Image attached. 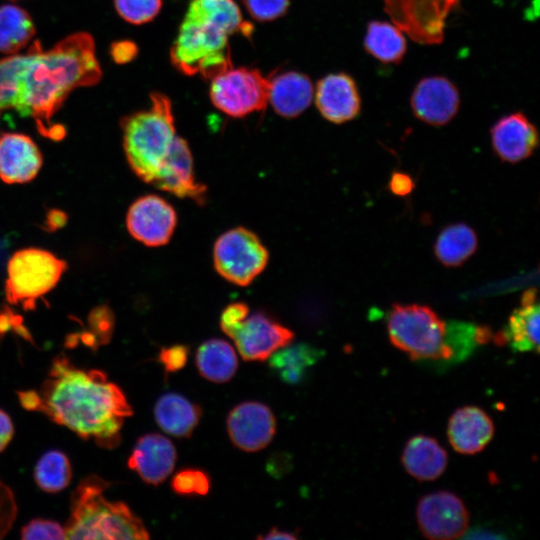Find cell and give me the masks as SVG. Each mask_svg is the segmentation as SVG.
<instances>
[{
    "label": "cell",
    "mask_w": 540,
    "mask_h": 540,
    "mask_svg": "<svg viewBox=\"0 0 540 540\" xmlns=\"http://www.w3.org/2000/svg\"><path fill=\"white\" fill-rule=\"evenodd\" d=\"M102 77L93 37L77 32L43 50L38 40L26 54L0 59V115L14 110L35 120L49 138L64 135L52 122L68 95L76 88L97 84Z\"/></svg>",
    "instance_id": "cell-1"
},
{
    "label": "cell",
    "mask_w": 540,
    "mask_h": 540,
    "mask_svg": "<svg viewBox=\"0 0 540 540\" xmlns=\"http://www.w3.org/2000/svg\"><path fill=\"white\" fill-rule=\"evenodd\" d=\"M37 393L36 411L105 448L119 444L124 419L133 414L121 388L104 372L76 367L65 356L54 358Z\"/></svg>",
    "instance_id": "cell-2"
},
{
    "label": "cell",
    "mask_w": 540,
    "mask_h": 540,
    "mask_svg": "<svg viewBox=\"0 0 540 540\" xmlns=\"http://www.w3.org/2000/svg\"><path fill=\"white\" fill-rule=\"evenodd\" d=\"M251 26L243 22L234 0H190L171 47L173 66L187 76L212 79L232 67L229 37Z\"/></svg>",
    "instance_id": "cell-3"
},
{
    "label": "cell",
    "mask_w": 540,
    "mask_h": 540,
    "mask_svg": "<svg viewBox=\"0 0 540 540\" xmlns=\"http://www.w3.org/2000/svg\"><path fill=\"white\" fill-rule=\"evenodd\" d=\"M109 483L97 475L83 478L71 496L70 517L64 527L66 539H148L141 519L121 501H109Z\"/></svg>",
    "instance_id": "cell-4"
},
{
    "label": "cell",
    "mask_w": 540,
    "mask_h": 540,
    "mask_svg": "<svg viewBox=\"0 0 540 540\" xmlns=\"http://www.w3.org/2000/svg\"><path fill=\"white\" fill-rule=\"evenodd\" d=\"M148 110L123 118V146L133 172L147 183L153 182L176 137L172 104L159 92L150 94Z\"/></svg>",
    "instance_id": "cell-5"
},
{
    "label": "cell",
    "mask_w": 540,
    "mask_h": 540,
    "mask_svg": "<svg viewBox=\"0 0 540 540\" xmlns=\"http://www.w3.org/2000/svg\"><path fill=\"white\" fill-rule=\"evenodd\" d=\"M390 342L412 360H450L453 352L446 343V323L429 306L394 304L389 312Z\"/></svg>",
    "instance_id": "cell-6"
},
{
    "label": "cell",
    "mask_w": 540,
    "mask_h": 540,
    "mask_svg": "<svg viewBox=\"0 0 540 540\" xmlns=\"http://www.w3.org/2000/svg\"><path fill=\"white\" fill-rule=\"evenodd\" d=\"M67 268L64 260L49 251L25 248L15 252L7 265L5 296L9 303L34 307L35 301L50 292Z\"/></svg>",
    "instance_id": "cell-7"
},
{
    "label": "cell",
    "mask_w": 540,
    "mask_h": 540,
    "mask_svg": "<svg viewBox=\"0 0 540 540\" xmlns=\"http://www.w3.org/2000/svg\"><path fill=\"white\" fill-rule=\"evenodd\" d=\"M269 253L252 231L237 227L221 234L213 248L216 271L227 281L247 286L265 269Z\"/></svg>",
    "instance_id": "cell-8"
},
{
    "label": "cell",
    "mask_w": 540,
    "mask_h": 540,
    "mask_svg": "<svg viewBox=\"0 0 540 540\" xmlns=\"http://www.w3.org/2000/svg\"><path fill=\"white\" fill-rule=\"evenodd\" d=\"M270 78L258 69L230 67L211 79L210 99L228 116L239 118L266 107Z\"/></svg>",
    "instance_id": "cell-9"
},
{
    "label": "cell",
    "mask_w": 540,
    "mask_h": 540,
    "mask_svg": "<svg viewBox=\"0 0 540 540\" xmlns=\"http://www.w3.org/2000/svg\"><path fill=\"white\" fill-rule=\"evenodd\" d=\"M460 0H384V10L401 31L425 45L440 44L446 20Z\"/></svg>",
    "instance_id": "cell-10"
},
{
    "label": "cell",
    "mask_w": 540,
    "mask_h": 540,
    "mask_svg": "<svg viewBox=\"0 0 540 540\" xmlns=\"http://www.w3.org/2000/svg\"><path fill=\"white\" fill-rule=\"evenodd\" d=\"M416 517L421 533L432 540L460 538L466 533L469 522L463 501L448 491L422 497L417 505Z\"/></svg>",
    "instance_id": "cell-11"
},
{
    "label": "cell",
    "mask_w": 540,
    "mask_h": 540,
    "mask_svg": "<svg viewBox=\"0 0 540 540\" xmlns=\"http://www.w3.org/2000/svg\"><path fill=\"white\" fill-rule=\"evenodd\" d=\"M232 338L246 361H262L287 346L294 333L262 312L247 315L240 323L224 332Z\"/></svg>",
    "instance_id": "cell-12"
},
{
    "label": "cell",
    "mask_w": 540,
    "mask_h": 540,
    "mask_svg": "<svg viewBox=\"0 0 540 540\" xmlns=\"http://www.w3.org/2000/svg\"><path fill=\"white\" fill-rule=\"evenodd\" d=\"M176 223V212L171 204L153 194L134 201L126 216V226L131 236L151 247L168 243Z\"/></svg>",
    "instance_id": "cell-13"
},
{
    "label": "cell",
    "mask_w": 540,
    "mask_h": 540,
    "mask_svg": "<svg viewBox=\"0 0 540 540\" xmlns=\"http://www.w3.org/2000/svg\"><path fill=\"white\" fill-rule=\"evenodd\" d=\"M410 105L415 117L422 122L443 126L449 123L459 110V90L447 77H424L414 87Z\"/></svg>",
    "instance_id": "cell-14"
},
{
    "label": "cell",
    "mask_w": 540,
    "mask_h": 540,
    "mask_svg": "<svg viewBox=\"0 0 540 540\" xmlns=\"http://www.w3.org/2000/svg\"><path fill=\"white\" fill-rule=\"evenodd\" d=\"M227 430L236 447L246 452H256L272 441L276 432V421L268 406L249 401L230 411Z\"/></svg>",
    "instance_id": "cell-15"
},
{
    "label": "cell",
    "mask_w": 540,
    "mask_h": 540,
    "mask_svg": "<svg viewBox=\"0 0 540 540\" xmlns=\"http://www.w3.org/2000/svg\"><path fill=\"white\" fill-rule=\"evenodd\" d=\"M152 184L177 197L190 198L198 204L204 203L206 199V187L197 182L194 176L189 145L177 135Z\"/></svg>",
    "instance_id": "cell-16"
},
{
    "label": "cell",
    "mask_w": 540,
    "mask_h": 540,
    "mask_svg": "<svg viewBox=\"0 0 540 540\" xmlns=\"http://www.w3.org/2000/svg\"><path fill=\"white\" fill-rule=\"evenodd\" d=\"M315 103L329 122L342 124L356 118L361 111V96L352 76L331 73L317 82Z\"/></svg>",
    "instance_id": "cell-17"
},
{
    "label": "cell",
    "mask_w": 540,
    "mask_h": 540,
    "mask_svg": "<svg viewBox=\"0 0 540 540\" xmlns=\"http://www.w3.org/2000/svg\"><path fill=\"white\" fill-rule=\"evenodd\" d=\"M490 135L496 155L512 164L530 157L539 142L536 127L522 112L499 118L491 127Z\"/></svg>",
    "instance_id": "cell-18"
},
{
    "label": "cell",
    "mask_w": 540,
    "mask_h": 540,
    "mask_svg": "<svg viewBox=\"0 0 540 540\" xmlns=\"http://www.w3.org/2000/svg\"><path fill=\"white\" fill-rule=\"evenodd\" d=\"M176 450L172 442L160 434L140 437L128 458V467L151 485L161 484L173 471Z\"/></svg>",
    "instance_id": "cell-19"
},
{
    "label": "cell",
    "mask_w": 540,
    "mask_h": 540,
    "mask_svg": "<svg viewBox=\"0 0 540 540\" xmlns=\"http://www.w3.org/2000/svg\"><path fill=\"white\" fill-rule=\"evenodd\" d=\"M42 155L34 141L19 133L0 138V178L9 184L25 183L36 177Z\"/></svg>",
    "instance_id": "cell-20"
},
{
    "label": "cell",
    "mask_w": 540,
    "mask_h": 540,
    "mask_svg": "<svg viewBox=\"0 0 540 540\" xmlns=\"http://www.w3.org/2000/svg\"><path fill=\"white\" fill-rule=\"evenodd\" d=\"M448 440L455 451L472 455L482 451L494 435V424L481 408L464 406L450 417Z\"/></svg>",
    "instance_id": "cell-21"
},
{
    "label": "cell",
    "mask_w": 540,
    "mask_h": 540,
    "mask_svg": "<svg viewBox=\"0 0 540 540\" xmlns=\"http://www.w3.org/2000/svg\"><path fill=\"white\" fill-rule=\"evenodd\" d=\"M539 304L537 291L529 289L521 298V306L509 317L508 324L496 340L508 342L517 352H539Z\"/></svg>",
    "instance_id": "cell-22"
},
{
    "label": "cell",
    "mask_w": 540,
    "mask_h": 540,
    "mask_svg": "<svg viewBox=\"0 0 540 540\" xmlns=\"http://www.w3.org/2000/svg\"><path fill=\"white\" fill-rule=\"evenodd\" d=\"M312 98V82L303 73L287 71L270 78L268 101L274 111L282 117L299 116L309 107Z\"/></svg>",
    "instance_id": "cell-23"
},
{
    "label": "cell",
    "mask_w": 540,
    "mask_h": 540,
    "mask_svg": "<svg viewBox=\"0 0 540 540\" xmlns=\"http://www.w3.org/2000/svg\"><path fill=\"white\" fill-rule=\"evenodd\" d=\"M401 461L412 477L421 481H432L445 471L448 456L434 438L416 435L406 443Z\"/></svg>",
    "instance_id": "cell-24"
},
{
    "label": "cell",
    "mask_w": 540,
    "mask_h": 540,
    "mask_svg": "<svg viewBox=\"0 0 540 540\" xmlns=\"http://www.w3.org/2000/svg\"><path fill=\"white\" fill-rule=\"evenodd\" d=\"M154 415L166 433L176 437H190L201 418V409L177 393L162 395L156 402Z\"/></svg>",
    "instance_id": "cell-25"
},
{
    "label": "cell",
    "mask_w": 540,
    "mask_h": 540,
    "mask_svg": "<svg viewBox=\"0 0 540 540\" xmlns=\"http://www.w3.org/2000/svg\"><path fill=\"white\" fill-rule=\"evenodd\" d=\"M364 49L384 64H399L406 54L407 42L395 24L372 20L366 27Z\"/></svg>",
    "instance_id": "cell-26"
},
{
    "label": "cell",
    "mask_w": 540,
    "mask_h": 540,
    "mask_svg": "<svg viewBox=\"0 0 540 540\" xmlns=\"http://www.w3.org/2000/svg\"><path fill=\"white\" fill-rule=\"evenodd\" d=\"M475 231L464 223L446 226L434 245L436 258L446 267H457L466 262L477 250Z\"/></svg>",
    "instance_id": "cell-27"
},
{
    "label": "cell",
    "mask_w": 540,
    "mask_h": 540,
    "mask_svg": "<svg viewBox=\"0 0 540 540\" xmlns=\"http://www.w3.org/2000/svg\"><path fill=\"white\" fill-rule=\"evenodd\" d=\"M196 366L205 379L223 383L229 381L238 366L233 347L221 339H210L202 343L196 353Z\"/></svg>",
    "instance_id": "cell-28"
},
{
    "label": "cell",
    "mask_w": 540,
    "mask_h": 540,
    "mask_svg": "<svg viewBox=\"0 0 540 540\" xmlns=\"http://www.w3.org/2000/svg\"><path fill=\"white\" fill-rule=\"evenodd\" d=\"M35 35V26L29 13L16 5L0 6V52L16 54Z\"/></svg>",
    "instance_id": "cell-29"
},
{
    "label": "cell",
    "mask_w": 540,
    "mask_h": 540,
    "mask_svg": "<svg viewBox=\"0 0 540 540\" xmlns=\"http://www.w3.org/2000/svg\"><path fill=\"white\" fill-rule=\"evenodd\" d=\"M320 356L321 352L305 343L284 346L271 355L269 366L282 381L296 384Z\"/></svg>",
    "instance_id": "cell-30"
},
{
    "label": "cell",
    "mask_w": 540,
    "mask_h": 540,
    "mask_svg": "<svg viewBox=\"0 0 540 540\" xmlns=\"http://www.w3.org/2000/svg\"><path fill=\"white\" fill-rule=\"evenodd\" d=\"M72 477V467L66 454L50 450L38 460L34 478L38 487L47 493H57L66 488Z\"/></svg>",
    "instance_id": "cell-31"
},
{
    "label": "cell",
    "mask_w": 540,
    "mask_h": 540,
    "mask_svg": "<svg viewBox=\"0 0 540 540\" xmlns=\"http://www.w3.org/2000/svg\"><path fill=\"white\" fill-rule=\"evenodd\" d=\"M117 13L127 22L140 25L153 20L161 10L162 0H114Z\"/></svg>",
    "instance_id": "cell-32"
},
{
    "label": "cell",
    "mask_w": 540,
    "mask_h": 540,
    "mask_svg": "<svg viewBox=\"0 0 540 540\" xmlns=\"http://www.w3.org/2000/svg\"><path fill=\"white\" fill-rule=\"evenodd\" d=\"M172 490L184 496L206 495L210 489L209 476L202 470L187 468L177 472L171 481Z\"/></svg>",
    "instance_id": "cell-33"
},
{
    "label": "cell",
    "mask_w": 540,
    "mask_h": 540,
    "mask_svg": "<svg viewBox=\"0 0 540 540\" xmlns=\"http://www.w3.org/2000/svg\"><path fill=\"white\" fill-rule=\"evenodd\" d=\"M250 16L260 22L275 20L283 16L290 0H242Z\"/></svg>",
    "instance_id": "cell-34"
},
{
    "label": "cell",
    "mask_w": 540,
    "mask_h": 540,
    "mask_svg": "<svg viewBox=\"0 0 540 540\" xmlns=\"http://www.w3.org/2000/svg\"><path fill=\"white\" fill-rule=\"evenodd\" d=\"M21 538L28 539H66L64 527L53 520L36 518L29 521L21 530Z\"/></svg>",
    "instance_id": "cell-35"
},
{
    "label": "cell",
    "mask_w": 540,
    "mask_h": 540,
    "mask_svg": "<svg viewBox=\"0 0 540 540\" xmlns=\"http://www.w3.org/2000/svg\"><path fill=\"white\" fill-rule=\"evenodd\" d=\"M17 506L10 488L0 481V539L10 530L16 518Z\"/></svg>",
    "instance_id": "cell-36"
},
{
    "label": "cell",
    "mask_w": 540,
    "mask_h": 540,
    "mask_svg": "<svg viewBox=\"0 0 540 540\" xmlns=\"http://www.w3.org/2000/svg\"><path fill=\"white\" fill-rule=\"evenodd\" d=\"M188 356L189 348L176 344L163 348L159 353V361L164 366L165 372H177L186 365Z\"/></svg>",
    "instance_id": "cell-37"
},
{
    "label": "cell",
    "mask_w": 540,
    "mask_h": 540,
    "mask_svg": "<svg viewBox=\"0 0 540 540\" xmlns=\"http://www.w3.org/2000/svg\"><path fill=\"white\" fill-rule=\"evenodd\" d=\"M249 314V307L243 302L229 304L221 313L220 327L223 332L240 323Z\"/></svg>",
    "instance_id": "cell-38"
},
{
    "label": "cell",
    "mask_w": 540,
    "mask_h": 540,
    "mask_svg": "<svg viewBox=\"0 0 540 540\" xmlns=\"http://www.w3.org/2000/svg\"><path fill=\"white\" fill-rule=\"evenodd\" d=\"M390 191L397 196H407L414 189L412 177L404 172L395 171L389 181Z\"/></svg>",
    "instance_id": "cell-39"
},
{
    "label": "cell",
    "mask_w": 540,
    "mask_h": 540,
    "mask_svg": "<svg viewBox=\"0 0 540 540\" xmlns=\"http://www.w3.org/2000/svg\"><path fill=\"white\" fill-rule=\"evenodd\" d=\"M138 48L131 41H118L111 46V56L117 63H127L135 58Z\"/></svg>",
    "instance_id": "cell-40"
},
{
    "label": "cell",
    "mask_w": 540,
    "mask_h": 540,
    "mask_svg": "<svg viewBox=\"0 0 540 540\" xmlns=\"http://www.w3.org/2000/svg\"><path fill=\"white\" fill-rule=\"evenodd\" d=\"M14 427L9 415L0 409V452L3 451L13 437Z\"/></svg>",
    "instance_id": "cell-41"
},
{
    "label": "cell",
    "mask_w": 540,
    "mask_h": 540,
    "mask_svg": "<svg viewBox=\"0 0 540 540\" xmlns=\"http://www.w3.org/2000/svg\"><path fill=\"white\" fill-rule=\"evenodd\" d=\"M21 405L29 410L36 411L38 406V393L34 390L18 392Z\"/></svg>",
    "instance_id": "cell-42"
},
{
    "label": "cell",
    "mask_w": 540,
    "mask_h": 540,
    "mask_svg": "<svg viewBox=\"0 0 540 540\" xmlns=\"http://www.w3.org/2000/svg\"><path fill=\"white\" fill-rule=\"evenodd\" d=\"M258 539H297V536L288 531L279 530L274 527L266 535L259 536Z\"/></svg>",
    "instance_id": "cell-43"
}]
</instances>
